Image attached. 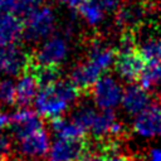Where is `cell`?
I'll list each match as a JSON object with an SVG mask.
<instances>
[{
	"instance_id": "obj_20",
	"label": "cell",
	"mask_w": 161,
	"mask_h": 161,
	"mask_svg": "<svg viewBox=\"0 0 161 161\" xmlns=\"http://www.w3.org/2000/svg\"><path fill=\"white\" fill-rule=\"evenodd\" d=\"M97 114H98V113L96 112L94 108H92V107H89V106H82V107H79V108L74 112L72 119H73L75 123H78V125L87 132V131H89L91 127L93 126Z\"/></svg>"
},
{
	"instance_id": "obj_14",
	"label": "cell",
	"mask_w": 161,
	"mask_h": 161,
	"mask_svg": "<svg viewBox=\"0 0 161 161\" xmlns=\"http://www.w3.org/2000/svg\"><path fill=\"white\" fill-rule=\"evenodd\" d=\"M23 35V20L13 13H0V47L14 44Z\"/></svg>"
},
{
	"instance_id": "obj_3",
	"label": "cell",
	"mask_w": 161,
	"mask_h": 161,
	"mask_svg": "<svg viewBox=\"0 0 161 161\" xmlns=\"http://www.w3.org/2000/svg\"><path fill=\"white\" fill-rule=\"evenodd\" d=\"M150 11L148 0H123L116 13V24L123 33L135 34L142 28Z\"/></svg>"
},
{
	"instance_id": "obj_18",
	"label": "cell",
	"mask_w": 161,
	"mask_h": 161,
	"mask_svg": "<svg viewBox=\"0 0 161 161\" xmlns=\"http://www.w3.org/2000/svg\"><path fill=\"white\" fill-rule=\"evenodd\" d=\"M36 78L39 87H48L58 80H60V68L59 67H50V65H35L30 64L29 69Z\"/></svg>"
},
{
	"instance_id": "obj_8",
	"label": "cell",
	"mask_w": 161,
	"mask_h": 161,
	"mask_svg": "<svg viewBox=\"0 0 161 161\" xmlns=\"http://www.w3.org/2000/svg\"><path fill=\"white\" fill-rule=\"evenodd\" d=\"M18 155L25 161H38L49 153L50 137L48 131L43 127L16 141Z\"/></svg>"
},
{
	"instance_id": "obj_10",
	"label": "cell",
	"mask_w": 161,
	"mask_h": 161,
	"mask_svg": "<svg viewBox=\"0 0 161 161\" xmlns=\"http://www.w3.org/2000/svg\"><path fill=\"white\" fill-rule=\"evenodd\" d=\"M43 121L40 114L29 108H20L10 117V135L15 141L43 128Z\"/></svg>"
},
{
	"instance_id": "obj_27",
	"label": "cell",
	"mask_w": 161,
	"mask_h": 161,
	"mask_svg": "<svg viewBox=\"0 0 161 161\" xmlns=\"http://www.w3.org/2000/svg\"><path fill=\"white\" fill-rule=\"evenodd\" d=\"M147 161H161V148H152L148 152Z\"/></svg>"
},
{
	"instance_id": "obj_19",
	"label": "cell",
	"mask_w": 161,
	"mask_h": 161,
	"mask_svg": "<svg viewBox=\"0 0 161 161\" xmlns=\"http://www.w3.org/2000/svg\"><path fill=\"white\" fill-rule=\"evenodd\" d=\"M77 10L89 25H97L104 18V10L92 0H84L77 8Z\"/></svg>"
},
{
	"instance_id": "obj_31",
	"label": "cell",
	"mask_w": 161,
	"mask_h": 161,
	"mask_svg": "<svg viewBox=\"0 0 161 161\" xmlns=\"http://www.w3.org/2000/svg\"><path fill=\"white\" fill-rule=\"evenodd\" d=\"M158 1H160V5H161V0H158Z\"/></svg>"
},
{
	"instance_id": "obj_26",
	"label": "cell",
	"mask_w": 161,
	"mask_h": 161,
	"mask_svg": "<svg viewBox=\"0 0 161 161\" xmlns=\"http://www.w3.org/2000/svg\"><path fill=\"white\" fill-rule=\"evenodd\" d=\"M104 161H131V160L126 155L113 151V152H106V160Z\"/></svg>"
},
{
	"instance_id": "obj_29",
	"label": "cell",
	"mask_w": 161,
	"mask_h": 161,
	"mask_svg": "<svg viewBox=\"0 0 161 161\" xmlns=\"http://www.w3.org/2000/svg\"><path fill=\"white\" fill-rule=\"evenodd\" d=\"M0 161H10L6 156H0Z\"/></svg>"
},
{
	"instance_id": "obj_12",
	"label": "cell",
	"mask_w": 161,
	"mask_h": 161,
	"mask_svg": "<svg viewBox=\"0 0 161 161\" xmlns=\"http://www.w3.org/2000/svg\"><path fill=\"white\" fill-rule=\"evenodd\" d=\"M122 107L128 114H138L152 104V97L148 91L141 86L131 84L123 91Z\"/></svg>"
},
{
	"instance_id": "obj_5",
	"label": "cell",
	"mask_w": 161,
	"mask_h": 161,
	"mask_svg": "<svg viewBox=\"0 0 161 161\" xmlns=\"http://www.w3.org/2000/svg\"><path fill=\"white\" fill-rule=\"evenodd\" d=\"M31 64V54L18 44L0 47V75L16 77L25 73Z\"/></svg>"
},
{
	"instance_id": "obj_9",
	"label": "cell",
	"mask_w": 161,
	"mask_h": 161,
	"mask_svg": "<svg viewBox=\"0 0 161 161\" xmlns=\"http://www.w3.org/2000/svg\"><path fill=\"white\" fill-rule=\"evenodd\" d=\"M89 150L86 140L57 138L50 146L48 161H80Z\"/></svg>"
},
{
	"instance_id": "obj_24",
	"label": "cell",
	"mask_w": 161,
	"mask_h": 161,
	"mask_svg": "<svg viewBox=\"0 0 161 161\" xmlns=\"http://www.w3.org/2000/svg\"><path fill=\"white\" fill-rule=\"evenodd\" d=\"M104 160H106V152L89 150L80 161H104Z\"/></svg>"
},
{
	"instance_id": "obj_7",
	"label": "cell",
	"mask_w": 161,
	"mask_h": 161,
	"mask_svg": "<svg viewBox=\"0 0 161 161\" xmlns=\"http://www.w3.org/2000/svg\"><path fill=\"white\" fill-rule=\"evenodd\" d=\"M94 104L102 111H112L122 102L123 89L111 75H102L91 89Z\"/></svg>"
},
{
	"instance_id": "obj_13",
	"label": "cell",
	"mask_w": 161,
	"mask_h": 161,
	"mask_svg": "<svg viewBox=\"0 0 161 161\" xmlns=\"http://www.w3.org/2000/svg\"><path fill=\"white\" fill-rule=\"evenodd\" d=\"M39 88V83L30 70L23 73L16 82V106L26 108L33 101H35Z\"/></svg>"
},
{
	"instance_id": "obj_6",
	"label": "cell",
	"mask_w": 161,
	"mask_h": 161,
	"mask_svg": "<svg viewBox=\"0 0 161 161\" xmlns=\"http://www.w3.org/2000/svg\"><path fill=\"white\" fill-rule=\"evenodd\" d=\"M69 49L64 38L50 36L31 53V63L35 65L59 67L68 57Z\"/></svg>"
},
{
	"instance_id": "obj_25",
	"label": "cell",
	"mask_w": 161,
	"mask_h": 161,
	"mask_svg": "<svg viewBox=\"0 0 161 161\" xmlns=\"http://www.w3.org/2000/svg\"><path fill=\"white\" fill-rule=\"evenodd\" d=\"M94 3H97L104 11L107 10H112L116 6H119V4L122 3V0H92Z\"/></svg>"
},
{
	"instance_id": "obj_2",
	"label": "cell",
	"mask_w": 161,
	"mask_h": 161,
	"mask_svg": "<svg viewBox=\"0 0 161 161\" xmlns=\"http://www.w3.org/2000/svg\"><path fill=\"white\" fill-rule=\"evenodd\" d=\"M146 62L136 49V40L132 34H123L121 38V47L117 53L114 68L117 74L127 80H137Z\"/></svg>"
},
{
	"instance_id": "obj_11",
	"label": "cell",
	"mask_w": 161,
	"mask_h": 161,
	"mask_svg": "<svg viewBox=\"0 0 161 161\" xmlns=\"http://www.w3.org/2000/svg\"><path fill=\"white\" fill-rule=\"evenodd\" d=\"M133 131L142 137L161 136V104L155 102L138 113L133 121Z\"/></svg>"
},
{
	"instance_id": "obj_21",
	"label": "cell",
	"mask_w": 161,
	"mask_h": 161,
	"mask_svg": "<svg viewBox=\"0 0 161 161\" xmlns=\"http://www.w3.org/2000/svg\"><path fill=\"white\" fill-rule=\"evenodd\" d=\"M43 6V0H16L15 6L13 9V14H15L23 21L39 10Z\"/></svg>"
},
{
	"instance_id": "obj_22",
	"label": "cell",
	"mask_w": 161,
	"mask_h": 161,
	"mask_svg": "<svg viewBox=\"0 0 161 161\" xmlns=\"http://www.w3.org/2000/svg\"><path fill=\"white\" fill-rule=\"evenodd\" d=\"M0 104H16V84L10 78L0 79Z\"/></svg>"
},
{
	"instance_id": "obj_1",
	"label": "cell",
	"mask_w": 161,
	"mask_h": 161,
	"mask_svg": "<svg viewBox=\"0 0 161 161\" xmlns=\"http://www.w3.org/2000/svg\"><path fill=\"white\" fill-rule=\"evenodd\" d=\"M80 91L72 80H58L57 83L39 88L34 104L36 112L50 119L62 117V114L79 98Z\"/></svg>"
},
{
	"instance_id": "obj_16",
	"label": "cell",
	"mask_w": 161,
	"mask_h": 161,
	"mask_svg": "<svg viewBox=\"0 0 161 161\" xmlns=\"http://www.w3.org/2000/svg\"><path fill=\"white\" fill-rule=\"evenodd\" d=\"M50 126L57 138L65 140H84L86 131L75 123L73 119H67L63 117H57L50 119Z\"/></svg>"
},
{
	"instance_id": "obj_30",
	"label": "cell",
	"mask_w": 161,
	"mask_h": 161,
	"mask_svg": "<svg viewBox=\"0 0 161 161\" xmlns=\"http://www.w3.org/2000/svg\"><path fill=\"white\" fill-rule=\"evenodd\" d=\"M57 1H59V3H64V4L67 3V0H57Z\"/></svg>"
},
{
	"instance_id": "obj_15",
	"label": "cell",
	"mask_w": 161,
	"mask_h": 161,
	"mask_svg": "<svg viewBox=\"0 0 161 161\" xmlns=\"http://www.w3.org/2000/svg\"><path fill=\"white\" fill-rule=\"evenodd\" d=\"M136 49L146 63L161 62V33H147L136 40Z\"/></svg>"
},
{
	"instance_id": "obj_17",
	"label": "cell",
	"mask_w": 161,
	"mask_h": 161,
	"mask_svg": "<svg viewBox=\"0 0 161 161\" xmlns=\"http://www.w3.org/2000/svg\"><path fill=\"white\" fill-rule=\"evenodd\" d=\"M137 80L138 86L146 91H151L161 86V62L146 63Z\"/></svg>"
},
{
	"instance_id": "obj_28",
	"label": "cell",
	"mask_w": 161,
	"mask_h": 161,
	"mask_svg": "<svg viewBox=\"0 0 161 161\" xmlns=\"http://www.w3.org/2000/svg\"><path fill=\"white\" fill-rule=\"evenodd\" d=\"M10 125V117L6 113H0V135L5 127H9Z\"/></svg>"
},
{
	"instance_id": "obj_23",
	"label": "cell",
	"mask_w": 161,
	"mask_h": 161,
	"mask_svg": "<svg viewBox=\"0 0 161 161\" xmlns=\"http://www.w3.org/2000/svg\"><path fill=\"white\" fill-rule=\"evenodd\" d=\"M11 148V136L0 135V156H6Z\"/></svg>"
},
{
	"instance_id": "obj_4",
	"label": "cell",
	"mask_w": 161,
	"mask_h": 161,
	"mask_svg": "<svg viewBox=\"0 0 161 161\" xmlns=\"http://www.w3.org/2000/svg\"><path fill=\"white\" fill-rule=\"evenodd\" d=\"M55 26V16L49 6L43 5L23 21V36L28 42L47 40Z\"/></svg>"
}]
</instances>
